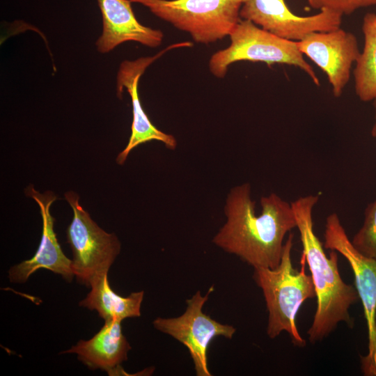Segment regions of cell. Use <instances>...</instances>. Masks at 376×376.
<instances>
[{"label":"cell","instance_id":"obj_19","mask_svg":"<svg viewBox=\"0 0 376 376\" xmlns=\"http://www.w3.org/2000/svg\"><path fill=\"white\" fill-rule=\"evenodd\" d=\"M373 106L375 108V123L371 130V135L374 138H376V97L373 99Z\"/></svg>","mask_w":376,"mask_h":376},{"label":"cell","instance_id":"obj_20","mask_svg":"<svg viewBox=\"0 0 376 376\" xmlns=\"http://www.w3.org/2000/svg\"><path fill=\"white\" fill-rule=\"evenodd\" d=\"M375 327H376V318H375Z\"/></svg>","mask_w":376,"mask_h":376},{"label":"cell","instance_id":"obj_5","mask_svg":"<svg viewBox=\"0 0 376 376\" xmlns=\"http://www.w3.org/2000/svg\"><path fill=\"white\" fill-rule=\"evenodd\" d=\"M158 17L189 33L198 43L214 42L229 36L240 22L246 0H130Z\"/></svg>","mask_w":376,"mask_h":376},{"label":"cell","instance_id":"obj_11","mask_svg":"<svg viewBox=\"0 0 376 376\" xmlns=\"http://www.w3.org/2000/svg\"><path fill=\"white\" fill-rule=\"evenodd\" d=\"M26 196L31 197L38 205L42 219L41 240L34 256L22 261L8 270V279L11 283H24L31 274L39 269H46L60 274L68 282L75 276L72 260L63 253L54 230V219L50 213V207L56 200L51 191L42 194L36 191L33 185L25 189Z\"/></svg>","mask_w":376,"mask_h":376},{"label":"cell","instance_id":"obj_15","mask_svg":"<svg viewBox=\"0 0 376 376\" xmlns=\"http://www.w3.org/2000/svg\"><path fill=\"white\" fill-rule=\"evenodd\" d=\"M108 272L95 275L90 282L91 291L79 306L96 311L104 321L120 320L141 315L144 292H134L127 297L116 294L111 288Z\"/></svg>","mask_w":376,"mask_h":376},{"label":"cell","instance_id":"obj_17","mask_svg":"<svg viewBox=\"0 0 376 376\" xmlns=\"http://www.w3.org/2000/svg\"><path fill=\"white\" fill-rule=\"evenodd\" d=\"M352 243L362 254L376 260V200L367 206L363 224Z\"/></svg>","mask_w":376,"mask_h":376},{"label":"cell","instance_id":"obj_8","mask_svg":"<svg viewBox=\"0 0 376 376\" xmlns=\"http://www.w3.org/2000/svg\"><path fill=\"white\" fill-rule=\"evenodd\" d=\"M214 290L211 286L203 296L200 290L186 300L185 312L176 318H157L154 327L184 345L193 361L197 376H211L207 352L212 340L218 336L231 339L236 329L220 323L203 311V307Z\"/></svg>","mask_w":376,"mask_h":376},{"label":"cell","instance_id":"obj_4","mask_svg":"<svg viewBox=\"0 0 376 376\" xmlns=\"http://www.w3.org/2000/svg\"><path fill=\"white\" fill-rule=\"evenodd\" d=\"M229 36L230 45L215 52L209 61L210 71L216 77H224L229 65L235 62L260 61L269 65L279 63L298 67L315 85H320L312 66L299 50L297 41L281 38L247 19H240Z\"/></svg>","mask_w":376,"mask_h":376},{"label":"cell","instance_id":"obj_9","mask_svg":"<svg viewBox=\"0 0 376 376\" xmlns=\"http://www.w3.org/2000/svg\"><path fill=\"white\" fill-rule=\"evenodd\" d=\"M240 18L250 20L281 38L299 41L313 32L340 28L343 15L327 9L311 16L293 13L285 0H246Z\"/></svg>","mask_w":376,"mask_h":376},{"label":"cell","instance_id":"obj_1","mask_svg":"<svg viewBox=\"0 0 376 376\" xmlns=\"http://www.w3.org/2000/svg\"><path fill=\"white\" fill-rule=\"evenodd\" d=\"M256 213L249 183L232 188L224 206L225 224L212 242L253 268H275L280 263L285 235L297 228L291 203L274 193L260 198Z\"/></svg>","mask_w":376,"mask_h":376},{"label":"cell","instance_id":"obj_14","mask_svg":"<svg viewBox=\"0 0 376 376\" xmlns=\"http://www.w3.org/2000/svg\"><path fill=\"white\" fill-rule=\"evenodd\" d=\"M104 326L91 339L80 340L70 349L61 353H74L91 370L120 373V364L127 359L132 349L123 335L120 320L104 321Z\"/></svg>","mask_w":376,"mask_h":376},{"label":"cell","instance_id":"obj_12","mask_svg":"<svg viewBox=\"0 0 376 376\" xmlns=\"http://www.w3.org/2000/svg\"><path fill=\"white\" fill-rule=\"evenodd\" d=\"M186 46V43L175 44L168 47L155 56L143 57L134 61H124L120 65L117 75V92L121 97L123 88L127 89L132 106V123L131 135L127 145L116 158V162L122 165L125 163L130 152L138 146L150 141H159L170 150H175L177 146L175 138L157 129L150 120L140 102L138 86L139 79L146 69L164 52L175 47Z\"/></svg>","mask_w":376,"mask_h":376},{"label":"cell","instance_id":"obj_6","mask_svg":"<svg viewBox=\"0 0 376 376\" xmlns=\"http://www.w3.org/2000/svg\"><path fill=\"white\" fill-rule=\"evenodd\" d=\"M73 212L66 230L72 251V268L77 281L90 287L92 278L109 272L120 252V242L114 233L101 228L80 205L79 196L70 191L64 194Z\"/></svg>","mask_w":376,"mask_h":376},{"label":"cell","instance_id":"obj_10","mask_svg":"<svg viewBox=\"0 0 376 376\" xmlns=\"http://www.w3.org/2000/svg\"><path fill=\"white\" fill-rule=\"evenodd\" d=\"M301 52L327 75L333 95L339 97L350 77L360 50L357 37L340 28L313 32L297 41Z\"/></svg>","mask_w":376,"mask_h":376},{"label":"cell","instance_id":"obj_18","mask_svg":"<svg viewBox=\"0 0 376 376\" xmlns=\"http://www.w3.org/2000/svg\"><path fill=\"white\" fill-rule=\"evenodd\" d=\"M311 7L327 9L343 15H350L356 10L376 5V0H308Z\"/></svg>","mask_w":376,"mask_h":376},{"label":"cell","instance_id":"obj_2","mask_svg":"<svg viewBox=\"0 0 376 376\" xmlns=\"http://www.w3.org/2000/svg\"><path fill=\"white\" fill-rule=\"evenodd\" d=\"M318 200V195H308L291 203L303 247L301 256L308 266L316 292L317 308L307 332L313 343L328 336L340 322L352 327L349 310L359 299L357 289L340 276L337 251H331L327 256L314 232L313 210Z\"/></svg>","mask_w":376,"mask_h":376},{"label":"cell","instance_id":"obj_13","mask_svg":"<svg viewBox=\"0 0 376 376\" xmlns=\"http://www.w3.org/2000/svg\"><path fill=\"white\" fill-rule=\"evenodd\" d=\"M102 17V33L96 42L100 53H107L127 41L149 47L159 46L163 33L139 22L130 0H97Z\"/></svg>","mask_w":376,"mask_h":376},{"label":"cell","instance_id":"obj_7","mask_svg":"<svg viewBox=\"0 0 376 376\" xmlns=\"http://www.w3.org/2000/svg\"><path fill=\"white\" fill-rule=\"evenodd\" d=\"M324 247L340 253L353 272L368 329V354L361 357V368L364 375L376 376V260L354 246L336 213L327 217Z\"/></svg>","mask_w":376,"mask_h":376},{"label":"cell","instance_id":"obj_3","mask_svg":"<svg viewBox=\"0 0 376 376\" xmlns=\"http://www.w3.org/2000/svg\"><path fill=\"white\" fill-rule=\"evenodd\" d=\"M293 235L284 242L279 264L275 268H253V279L262 290L268 311L267 334L275 338L282 331L290 336L292 343L299 347L306 345L298 331L296 317L301 304L316 297L311 275L305 272L306 260L301 256V268H293L291 252Z\"/></svg>","mask_w":376,"mask_h":376},{"label":"cell","instance_id":"obj_16","mask_svg":"<svg viewBox=\"0 0 376 376\" xmlns=\"http://www.w3.org/2000/svg\"><path fill=\"white\" fill-rule=\"evenodd\" d=\"M364 45L353 71L354 90L363 102L376 97V13H368L362 22Z\"/></svg>","mask_w":376,"mask_h":376}]
</instances>
